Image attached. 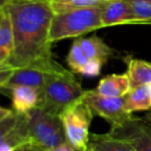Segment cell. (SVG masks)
I'll return each mask as SVG.
<instances>
[{"label":"cell","mask_w":151,"mask_h":151,"mask_svg":"<svg viewBox=\"0 0 151 151\" xmlns=\"http://www.w3.org/2000/svg\"><path fill=\"white\" fill-rule=\"evenodd\" d=\"M13 22L15 48L6 66L19 68L52 59L51 25L54 11L49 1H12L5 6Z\"/></svg>","instance_id":"cell-1"},{"label":"cell","mask_w":151,"mask_h":151,"mask_svg":"<svg viewBox=\"0 0 151 151\" xmlns=\"http://www.w3.org/2000/svg\"><path fill=\"white\" fill-rule=\"evenodd\" d=\"M105 5L55 14L51 25V42H55L65 38L79 37L88 32L104 28L101 15Z\"/></svg>","instance_id":"cell-2"},{"label":"cell","mask_w":151,"mask_h":151,"mask_svg":"<svg viewBox=\"0 0 151 151\" xmlns=\"http://www.w3.org/2000/svg\"><path fill=\"white\" fill-rule=\"evenodd\" d=\"M67 71L68 69L64 68L53 58L19 68H0V88L5 93L14 86L26 85L42 91L51 79Z\"/></svg>","instance_id":"cell-3"},{"label":"cell","mask_w":151,"mask_h":151,"mask_svg":"<svg viewBox=\"0 0 151 151\" xmlns=\"http://www.w3.org/2000/svg\"><path fill=\"white\" fill-rule=\"evenodd\" d=\"M73 71L61 73L52 78L42 89L38 107L60 116L69 106L80 101L85 93Z\"/></svg>","instance_id":"cell-4"},{"label":"cell","mask_w":151,"mask_h":151,"mask_svg":"<svg viewBox=\"0 0 151 151\" xmlns=\"http://www.w3.org/2000/svg\"><path fill=\"white\" fill-rule=\"evenodd\" d=\"M27 114L30 142L50 150L67 141L63 122L59 115H55L40 107H36Z\"/></svg>","instance_id":"cell-5"},{"label":"cell","mask_w":151,"mask_h":151,"mask_svg":"<svg viewBox=\"0 0 151 151\" xmlns=\"http://www.w3.org/2000/svg\"><path fill=\"white\" fill-rule=\"evenodd\" d=\"M93 112L83 101H76L60 115L67 141L79 148H88L89 127L92 122Z\"/></svg>","instance_id":"cell-6"},{"label":"cell","mask_w":151,"mask_h":151,"mask_svg":"<svg viewBox=\"0 0 151 151\" xmlns=\"http://www.w3.org/2000/svg\"><path fill=\"white\" fill-rule=\"evenodd\" d=\"M30 142L27 114L1 108L0 110V151H13Z\"/></svg>","instance_id":"cell-7"},{"label":"cell","mask_w":151,"mask_h":151,"mask_svg":"<svg viewBox=\"0 0 151 151\" xmlns=\"http://www.w3.org/2000/svg\"><path fill=\"white\" fill-rule=\"evenodd\" d=\"M109 134L127 142L136 151H151V113L143 117L132 115L122 123L112 125Z\"/></svg>","instance_id":"cell-8"},{"label":"cell","mask_w":151,"mask_h":151,"mask_svg":"<svg viewBox=\"0 0 151 151\" xmlns=\"http://www.w3.org/2000/svg\"><path fill=\"white\" fill-rule=\"evenodd\" d=\"M82 99L89 106L94 115L107 120L112 125H117L126 120L132 114H128L124 107L125 96L108 97L99 94L94 89L86 90Z\"/></svg>","instance_id":"cell-9"},{"label":"cell","mask_w":151,"mask_h":151,"mask_svg":"<svg viewBox=\"0 0 151 151\" xmlns=\"http://www.w3.org/2000/svg\"><path fill=\"white\" fill-rule=\"evenodd\" d=\"M66 62L73 73H78L86 77L99 76L103 67V63L96 60H91L84 52L80 44V40H73L70 50L66 57Z\"/></svg>","instance_id":"cell-10"},{"label":"cell","mask_w":151,"mask_h":151,"mask_svg":"<svg viewBox=\"0 0 151 151\" xmlns=\"http://www.w3.org/2000/svg\"><path fill=\"white\" fill-rule=\"evenodd\" d=\"M103 27L126 24H141L126 0H113L104 7L101 15Z\"/></svg>","instance_id":"cell-11"},{"label":"cell","mask_w":151,"mask_h":151,"mask_svg":"<svg viewBox=\"0 0 151 151\" xmlns=\"http://www.w3.org/2000/svg\"><path fill=\"white\" fill-rule=\"evenodd\" d=\"M5 93L12 99L13 109L19 113L26 114L40 106L42 91L32 86L17 85L9 89Z\"/></svg>","instance_id":"cell-12"},{"label":"cell","mask_w":151,"mask_h":151,"mask_svg":"<svg viewBox=\"0 0 151 151\" xmlns=\"http://www.w3.org/2000/svg\"><path fill=\"white\" fill-rule=\"evenodd\" d=\"M15 48L13 22L5 7H0V68L6 66Z\"/></svg>","instance_id":"cell-13"},{"label":"cell","mask_w":151,"mask_h":151,"mask_svg":"<svg viewBox=\"0 0 151 151\" xmlns=\"http://www.w3.org/2000/svg\"><path fill=\"white\" fill-rule=\"evenodd\" d=\"M132 89L128 76L125 73L121 75H108L104 77L97 84L95 92L108 97H122L125 96Z\"/></svg>","instance_id":"cell-14"},{"label":"cell","mask_w":151,"mask_h":151,"mask_svg":"<svg viewBox=\"0 0 151 151\" xmlns=\"http://www.w3.org/2000/svg\"><path fill=\"white\" fill-rule=\"evenodd\" d=\"M125 110L128 114L139 111H149L151 109V85H140L125 95Z\"/></svg>","instance_id":"cell-15"},{"label":"cell","mask_w":151,"mask_h":151,"mask_svg":"<svg viewBox=\"0 0 151 151\" xmlns=\"http://www.w3.org/2000/svg\"><path fill=\"white\" fill-rule=\"evenodd\" d=\"M91 151H136V149L121 139L107 134H91L88 143Z\"/></svg>","instance_id":"cell-16"},{"label":"cell","mask_w":151,"mask_h":151,"mask_svg":"<svg viewBox=\"0 0 151 151\" xmlns=\"http://www.w3.org/2000/svg\"><path fill=\"white\" fill-rule=\"evenodd\" d=\"M79 40L84 52L91 60H96L105 64L114 53L111 47L96 35L91 37H80Z\"/></svg>","instance_id":"cell-17"},{"label":"cell","mask_w":151,"mask_h":151,"mask_svg":"<svg viewBox=\"0 0 151 151\" xmlns=\"http://www.w3.org/2000/svg\"><path fill=\"white\" fill-rule=\"evenodd\" d=\"M126 75L130 81V86L134 88L140 85L151 83V63L142 59L132 58L127 61Z\"/></svg>","instance_id":"cell-18"},{"label":"cell","mask_w":151,"mask_h":151,"mask_svg":"<svg viewBox=\"0 0 151 151\" xmlns=\"http://www.w3.org/2000/svg\"><path fill=\"white\" fill-rule=\"evenodd\" d=\"M111 1L113 0H52L50 3L54 13L60 14L73 9L104 5Z\"/></svg>","instance_id":"cell-19"},{"label":"cell","mask_w":151,"mask_h":151,"mask_svg":"<svg viewBox=\"0 0 151 151\" xmlns=\"http://www.w3.org/2000/svg\"><path fill=\"white\" fill-rule=\"evenodd\" d=\"M141 24H151V3L145 0H126Z\"/></svg>","instance_id":"cell-20"},{"label":"cell","mask_w":151,"mask_h":151,"mask_svg":"<svg viewBox=\"0 0 151 151\" xmlns=\"http://www.w3.org/2000/svg\"><path fill=\"white\" fill-rule=\"evenodd\" d=\"M88 148H79V147L73 145L68 141H65L64 143L58 145V146L54 147V148L50 149L47 151H86Z\"/></svg>","instance_id":"cell-21"},{"label":"cell","mask_w":151,"mask_h":151,"mask_svg":"<svg viewBox=\"0 0 151 151\" xmlns=\"http://www.w3.org/2000/svg\"><path fill=\"white\" fill-rule=\"evenodd\" d=\"M13 151H47V150L36 146L33 143L28 142V143H26V144H23V145H21V146L15 148Z\"/></svg>","instance_id":"cell-22"},{"label":"cell","mask_w":151,"mask_h":151,"mask_svg":"<svg viewBox=\"0 0 151 151\" xmlns=\"http://www.w3.org/2000/svg\"><path fill=\"white\" fill-rule=\"evenodd\" d=\"M12 1H49V2H51L52 0H0V7L5 6Z\"/></svg>","instance_id":"cell-23"},{"label":"cell","mask_w":151,"mask_h":151,"mask_svg":"<svg viewBox=\"0 0 151 151\" xmlns=\"http://www.w3.org/2000/svg\"><path fill=\"white\" fill-rule=\"evenodd\" d=\"M145 1H147V2H150L151 3V0H145Z\"/></svg>","instance_id":"cell-24"},{"label":"cell","mask_w":151,"mask_h":151,"mask_svg":"<svg viewBox=\"0 0 151 151\" xmlns=\"http://www.w3.org/2000/svg\"><path fill=\"white\" fill-rule=\"evenodd\" d=\"M86 151H89V149H87V150H86Z\"/></svg>","instance_id":"cell-25"},{"label":"cell","mask_w":151,"mask_h":151,"mask_svg":"<svg viewBox=\"0 0 151 151\" xmlns=\"http://www.w3.org/2000/svg\"><path fill=\"white\" fill-rule=\"evenodd\" d=\"M150 85H151V83H150Z\"/></svg>","instance_id":"cell-26"},{"label":"cell","mask_w":151,"mask_h":151,"mask_svg":"<svg viewBox=\"0 0 151 151\" xmlns=\"http://www.w3.org/2000/svg\"><path fill=\"white\" fill-rule=\"evenodd\" d=\"M89 151H91V150H89Z\"/></svg>","instance_id":"cell-27"}]
</instances>
